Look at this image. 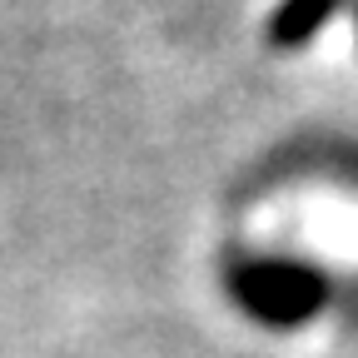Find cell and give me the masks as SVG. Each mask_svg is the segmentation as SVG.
Here are the masks:
<instances>
[{
    "instance_id": "6da1fadb",
    "label": "cell",
    "mask_w": 358,
    "mask_h": 358,
    "mask_svg": "<svg viewBox=\"0 0 358 358\" xmlns=\"http://www.w3.org/2000/svg\"><path fill=\"white\" fill-rule=\"evenodd\" d=\"M229 294L268 329H299L329 303V274L294 259H244L229 268Z\"/></svg>"
},
{
    "instance_id": "7a4b0ae2",
    "label": "cell",
    "mask_w": 358,
    "mask_h": 358,
    "mask_svg": "<svg viewBox=\"0 0 358 358\" xmlns=\"http://www.w3.org/2000/svg\"><path fill=\"white\" fill-rule=\"evenodd\" d=\"M338 6H343V0H279V10L268 15L264 35H268L274 50H299V45H308L338 15Z\"/></svg>"
}]
</instances>
